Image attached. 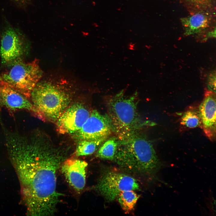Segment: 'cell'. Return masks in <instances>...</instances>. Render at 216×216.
<instances>
[{"label":"cell","mask_w":216,"mask_h":216,"mask_svg":"<svg viewBox=\"0 0 216 216\" xmlns=\"http://www.w3.org/2000/svg\"><path fill=\"white\" fill-rule=\"evenodd\" d=\"M76 84L62 75L42 78L32 91L30 100L46 118L57 121L70 103Z\"/></svg>","instance_id":"cell-2"},{"label":"cell","mask_w":216,"mask_h":216,"mask_svg":"<svg viewBox=\"0 0 216 216\" xmlns=\"http://www.w3.org/2000/svg\"><path fill=\"white\" fill-rule=\"evenodd\" d=\"M5 26L2 36L0 54L2 63L9 64L20 58L25 48L23 38L19 31L9 24Z\"/></svg>","instance_id":"cell-8"},{"label":"cell","mask_w":216,"mask_h":216,"mask_svg":"<svg viewBox=\"0 0 216 216\" xmlns=\"http://www.w3.org/2000/svg\"><path fill=\"white\" fill-rule=\"evenodd\" d=\"M94 188L107 201L111 202L117 199L121 192L138 190L139 186L136 180L129 176L110 171L102 176Z\"/></svg>","instance_id":"cell-6"},{"label":"cell","mask_w":216,"mask_h":216,"mask_svg":"<svg viewBox=\"0 0 216 216\" xmlns=\"http://www.w3.org/2000/svg\"><path fill=\"white\" fill-rule=\"evenodd\" d=\"M181 123L190 128L202 127V120L199 111L190 110L185 112L181 118Z\"/></svg>","instance_id":"cell-18"},{"label":"cell","mask_w":216,"mask_h":216,"mask_svg":"<svg viewBox=\"0 0 216 216\" xmlns=\"http://www.w3.org/2000/svg\"><path fill=\"white\" fill-rule=\"evenodd\" d=\"M0 105L10 111L24 110L43 120L44 115L34 106L30 99L14 89L0 84Z\"/></svg>","instance_id":"cell-10"},{"label":"cell","mask_w":216,"mask_h":216,"mask_svg":"<svg viewBox=\"0 0 216 216\" xmlns=\"http://www.w3.org/2000/svg\"><path fill=\"white\" fill-rule=\"evenodd\" d=\"M139 196L134 190H127L121 192L117 199L122 209L129 213L134 209Z\"/></svg>","instance_id":"cell-16"},{"label":"cell","mask_w":216,"mask_h":216,"mask_svg":"<svg viewBox=\"0 0 216 216\" xmlns=\"http://www.w3.org/2000/svg\"><path fill=\"white\" fill-rule=\"evenodd\" d=\"M17 4L22 6L26 5L29 0H14Z\"/></svg>","instance_id":"cell-20"},{"label":"cell","mask_w":216,"mask_h":216,"mask_svg":"<svg viewBox=\"0 0 216 216\" xmlns=\"http://www.w3.org/2000/svg\"><path fill=\"white\" fill-rule=\"evenodd\" d=\"M202 127L207 137L211 140L215 139L216 134L215 92L207 91L199 110Z\"/></svg>","instance_id":"cell-12"},{"label":"cell","mask_w":216,"mask_h":216,"mask_svg":"<svg viewBox=\"0 0 216 216\" xmlns=\"http://www.w3.org/2000/svg\"><path fill=\"white\" fill-rule=\"evenodd\" d=\"M10 160L20 184L27 213L50 216L57 210L64 194L57 190V174L68 158L65 151L42 144L17 133L6 135Z\"/></svg>","instance_id":"cell-1"},{"label":"cell","mask_w":216,"mask_h":216,"mask_svg":"<svg viewBox=\"0 0 216 216\" xmlns=\"http://www.w3.org/2000/svg\"><path fill=\"white\" fill-rule=\"evenodd\" d=\"M192 13L198 12H212L214 10V0H183Z\"/></svg>","instance_id":"cell-17"},{"label":"cell","mask_w":216,"mask_h":216,"mask_svg":"<svg viewBox=\"0 0 216 216\" xmlns=\"http://www.w3.org/2000/svg\"><path fill=\"white\" fill-rule=\"evenodd\" d=\"M112 132L107 115H103L94 110L78 131L72 134L77 140H93L108 138Z\"/></svg>","instance_id":"cell-7"},{"label":"cell","mask_w":216,"mask_h":216,"mask_svg":"<svg viewBox=\"0 0 216 216\" xmlns=\"http://www.w3.org/2000/svg\"><path fill=\"white\" fill-rule=\"evenodd\" d=\"M39 63L36 58L28 62L20 58L14 61L0 74V84L11 88L30 99L32 91L44 76Z\"/></svg>","instance_id":"cell-5"},{"label":"cell","mask_w":216,"mask_h":216,"mask_svg":"<svg viewBox=\"0 0 216 216\" xmlns=\"http://www.w3.org/2000/svg\"><path fill=\"white\" fill-rule=\"evenodd\" d=\"M113 160L123 169L142 175L155 174L162 166L152 145L140 132L118 139Z\"/></svg>","instance_id":"cell-3"},{"label":"cell","mask_w":216,"mask_h":216,"mask_svg":"<svg viewBox=\"0 0 216 216\" xmlns=\"http://www.w3.org/2000/svg\"><path fill=\"white\" fill-rule=\"evenodd\" d=\"M107 138L78 141L75 153V155L76 156H86L93 154L98 149Z\"/></svg>","instance_id":"cell-14"},{"label":"cell","mask_w":216,"mask_h":216,"mask_svg":"<svg viewBox=\"0 0 216 216\" xmlns=\"http://www.w3.org/2000/svg\"><path fill=\"white\" fill-rule=\"evenodd\" d=\"M90 114L81 104H73L67 108L56 121L58 131L62 134L74 133L80 129Z\"/></svg>","instance_id":"cell-9"},{"label":"cell","mask_w":216,"mask_h":216,"mask_svg":"<svg viewBox=\"0 0 216 216\" xmlns=\"http://www.w3.org/2000/svg\"><path fill=\"white\" fill-rule=\"evenodd\" d=\"M213 20L212 12L207 11L192 13L180 19L185 34L187 35L197 33L208 28Z\"/></svg>","instance_id":"cell-13"},{"label":"cell","mask_w":216,"mask_h":216,"mask_svg":"<svg viewBox=\"0 0 216 216\" xmlns=\"http://www.w3.org/2000/svg\"><path fill=\"white\" fill-rule=\"evenodd\" d=\"M118 142L116 136L107 138L98 148L96 156L102 159L113 160Z\"/></svg>","instance_id":"cell-15"},{"label":"cell","mask_w":216,"mask_h":216,"mask_svg":"<svg viewBox=\"0 0 216 216\" xmlns=\"http://www.w3.org/2000/svg\"><path fill=\"white\" fill-rule=\"evenodd\" d=\"M125 89L109 97L106 101L107 115L112 132L119 140L127 138L152 124L142 120L138 112V94L128 95Z\"/></svg>","instance_id":"cell-4"},{"label":"cell","mask_w":216,"mask_h":216,"mask_svg":"<svg viewBox=\"0 0 216 216\" xmlns=\"http://www.w3.org/2000/svg\"><path fill=\"white\" fill-rule=\"evenodd\" d=\"M88 164L85 161L68 158L62 164L60 168L69 184L77 192L84 188Z\"/></svg>","instance_id":"cell-11"},{"label":"cell","mask_w":216,"mask_h":216,"mask_svg":"<svg viewBox=\"0 0 216 216\" xmlns=\"http://www.w3.org/2000/svg\"><path fill=\"white\" fill-rule=\"evenodd\" d=\"M215 74H211L208 78V85L212 91L215 92Z\"/></svg>","instance_id":"cell-19"}]
</instances>
